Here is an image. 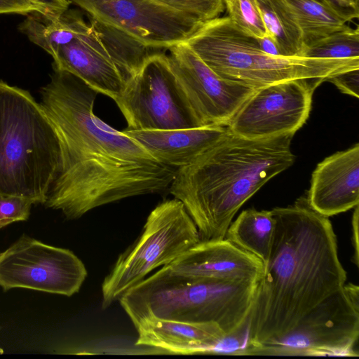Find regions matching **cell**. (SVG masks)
Returning <instances> with one entry per match:
<instances>
[{
  "label": "cell",
  "mask_w": 359,
  "mask_h": 359,
  "mask_svg": "<svg viewBox=\"0 0 359 359\" xmlns=\"http://www.w3.org/2000/svg\"><path fill=\"white\" fill-rule=\"evenodd\" d=\"M59 168L58 140L40 102L0 80V194L44 204Z\"/></svg>",
  "instance_id": "obj_5"
},
{
  "label": "cell",
  "mask_w": 359,
  "mask_h": 359,
  "mask_svg": "<svg viewBox=\"0 0 359 359\" xmlns=\"http://www.w3.org/2000/svg\"><path fill=\"white\" fill-rule=\"evenodd\" d=\"M52 57L54 69L76 76L113 100L124 88L123 77L90 22L83 33L59 47Z\"/></svg>",
  "instance_id": "obj_16"
},
{
  "label": "cell",
  "mask_w": 359,
  "mask_h": 359,
  "mask_svg": "<svg viewBox=\"0 0 359 359\" xmlns=\"http://www.w3.org/2000/svg\"><path fill=\"white\" fill-rule=\"evenodd\" d=\"M114 101L127 122L126 130L196 127L178 90L165 51L151 55Z\"/></svg>",
  "instance_id": "obj_9"
},
{
  "label": "cell",
  "mask_w": 359,
  "mask_h": 359,
  "mask_svg": "<svg viewBox=\"0 0 359 359\" xmlns=\"http://www.w3.org/2000/svg\"><path fill=\"white\" fill-rule=\"evenodd\" d=\"M255 1L267 34L277 43L281 56H302V32L286 0Z\"/></svg>",
  "instance_id": "obj_23"
},
{
  "label": "cell",
  "mask_w": 359,
  "mask_h": 359,
  "mask_svg": "<svg viewBox=\"0 0 359 359\" xmlns=\"http://www.w3.org/2000/svg\"><path fill=\"white\" fill-rule=\"evenodd\" d=\"M302 56L311 58H359V29L348 25L306 47Z\"/></svg>",
  "instance_id": "obj_24"
},
{
  "label": "cell",
  "mask_w": 359,
  "mask_h": 359,
  "mask_svg": "<svg viewBox=\"0 0 359 359\" xmlns=\"http://www.w3.org/2000/svg\"><path fill=\"white\" fill-rule=\"evenodd\" d=\"M165 53L178 90L196 127H227L259 88L220 77L185 41L168 48Z\"/></svg>",
  "instance_id": "obj_10"
},
{
  "label": "cell",
  "mask_w": 359,
  "mask_h": 359,
  "mask_svg": "<svg viewBox=\"0 0 359 359\" xmlns=\"http://www.w3.org/2000/svg\"><path fill=\"white\" fill-rule=\"evenodd\" d=\"M89 26L82 13L68 8L60 15L52 16L33 13L19 25L18 29L33 43L51 56L83 33Z\"/></svg>",
  "instance_id": "obj_19"
},
{
  "label": "cell",
  "mask_w": 359,
  "mask_h": 359,
  "mask_svg": "<svg viewBox=\"0 0 359 359\" xmlns=\"http://www.w3.org/2000/svg\"><path fill=\"white\" fill-rule=\"evenodd\" d=\"M359 287L351 283L327 297L282 337L250 355L358 356Z\"/></svg>",
  "instance_id": "obj_8"
},
{
  "label": "cell",
  "mask_w": 359,
  "mask_h": 359,
  "mask_svg": "<svg viewBox=\"0 0 359 359\" xmlns=\"http://www.w3.org/2000/svg\"><path fill=\"white\" fill-rule=\"evenodd\" d=\"M218 76L261 88L302 79H325L359 69V58L325 59L273 56L262 51L257 39L227 17L203 23L185 41Z\"/></svg>",
  "instance_id": "obj_6"
},
{
  "label": "cell",
  "mask_w": 359,
  "mask_h": 359,
  "mask_svg": "<svg viewBox=\"0 0 359 359\" xmlns=\"http://www.w3.org/2000/svg\"><path fill=\"white\" fill-rule=\"evenodd\" d=\"M316 1H318L322 2V3L327 2L326 0H316Z\"/></svg>",
  "instance_id": "obj_33"
},
{
  "label": "cell",
  "mask_w": 359,
  "mask_h": 359,
  "mask_svg": "<svg viewBox=\"0 0 359 359\" xmlns=\"http://www.w3.org/2000/svg\"><path fill=\"white\" fill-rule=\"evenodd\" d=\"M161 163L179 169L194 162L229 131L219 126L185 129L122 130Z\"/></svg>",
  "instance_id": "obj_17"
},
{
  "label": "cell",
  "mask_w": 359,
  "mask_h": 359,
  "mask_svg": "<svg viewBox=\"0 0 359 359\" xmlns=\"http://www.w3.org/2000/svg\"><path fill=\"white\" fill-rule=\"evenodd\" d=\"M40 94L60 148V168L46 207L75 219L102 205L169 189L177 169L97 116L98 93L82 80L54 69Z\"/></svg>",
  "instance_id": "obj_1"
},
{
  "label": "cell",
  "mask_w": 359,
  "mask_h": 359,
  "mask_svg": "<svg viewBox=\"0 0 359 359\" xmlns=\"http://www.w3.org/2000/svg\"><path fill=\"white\" fill-rule=\"evenodd\" d=\"M227 17L240 29L256 39L267 35L255 0H223Z\"/></svg>",
  "instance_id": "obj_25"
},
{
  "label": "cell",
  "mask_w": 359,
  "mask_h": 359,
  "mask_svg": "<svg viewBox=\"0 0 359 359\" xmlns=\"http://www.w3.org/2000/svg\"><path fill=\"white\" fill-rule=\"evenodd\" d=\"M276 229L272 210H243L228 227L225 238L264 264L269 259Z\"/></svg>",
  "instance_id": "obj_20"
},
{
  "label": "cell",
  "mask_w": 359,
  "mask_h": 359,
  "mask_svg": "<svg viewBox=\"0 0 359 359\" xmlns=\"http://www.w3.org/2000/svg\"><path fill=\"white\" fill-rule=\"evenodd\" d=\"M324 81L325 79H294L259 88L227 128L252 140L294 135L308 119L314 91Z\"/></svg>",
  "instance_id": "obj_12"
},
{
  "label": "cell",
  "mask_w": 359,
  "mask_h": 359,
  "mask_svg": "<svg viewBox=\"0 0 359 359\" xmlns=\"http://www.w3.org/2000/svg\"><path fill=\"white\" fill-rule=\"evenodd\" d=\"M198 229L183 203H160L149 215L137 241L120 255L102 284V309L118 301L153 270L167 266L200 242Z\"/></svg>",
  "instance_id": "obj_7"
},
{
  "label": "cell",
  "mask_w": 359,
  "mask_h": 359,
  "mask_svg": "<svg viewBox=\"0 0 359 359\" xmlns=\"http://www.w3.org/2000/svg\"><path fill=\"white\" fill-rule=\"evenodd\" d=\"M306 199L311 208L327 217L359 204L358 143L317 165Z\"/></svg>",
  "instance_id": "obj_14"
},
{
  "label": "cell",
  "mask_w": 359,
  "mask_h": 359,
  "mask_svg": "<svg viewBox=\"0 0 359 359\" xmlns=\"http://www.w3.org/2000/svg\"><path fill=\"white\" fill-rule=\"evenodd\" d=\"M271 210L274 238L250 316L249 353L290 331L346 280L329 217L311 208L304 197Z\"/></svg>",
  "instance_id": "obj_2"
},
{
  "label": "cell",
  "mask_w": 359,
  "mask_h": 359,
  "mask_svg": "<svg viewBox=\"0 0 359 359\" xmlns=\"http://www.w3.org/2000/svg\"><path fill=\"white\" fill-rule=\"evenodd\" d=\"M137 346L159 348L176 354H210L225 334L215 323H190L156 318H145L135 325Z\"/></svg>",
  "instance_id": "obj_18"
},
{
  "label": "cell",
  "mask_w": 359,
  "mask_h": 359,
  "mask_svg": "<svg viewBox=\"0 0 359 359\" xmlns=\"http://www.w3.org/2000/svg\"><path fill=\"white\" fill-rule=\"evenodd\" d=\"M259 282L185 275L167 265L128 290L118 301L134 325L150 318L215 323L227 334L249 319Z\"/></svg>",
  "instance_id": "obj_4"
},
{
  "label": "cell",
  "mask_w": 359,
  "mask_h": 359,
  "mask_svg": "<svg viewBox=\"0 0 359 359\" xmlns=\"http://www.w3.org/2000/svg\"><path fill=\"white\" fill-rule=\"evenodd\" d=\"M292 137L252 140L229 130L194 162L177 170L170 192L184 205L200 241L224 238L242 205L293 165Z\"/></svg>",
  "instance_id": "obj_3"
},
{
  "label": "cell",
  "mask_w": 359,
  "mask_h": 359,
  "mask_svg": "<svg viewBox=\"0 0 359 359\" xmlns=\"http://www.w3.org/2000/svg\"><path fill=\"white\" fill-rule=\"evenodd\" d=\"M353 2H355V4H358V0H352Z\"/></svg>",
  "instance_id": "obj_34"
},
{
  "label": "cell",
  "mask_w": 359,
  "mask_h": 359,
  "mask_svg": "<svg viewBox=\"0 0 359 359\" xmlns=\"http://www.w3.org/2000/svg\"><path fill=\"white\" fill-rule=\"evenodd\" d=\"M87 16L121 30L149 47L166 50L203 24L153 0H67Z\"/></svg>",
  "instance_id": "obj_13"
},
{
  "label": "cell",
  "mask_w": 359,
  "mask_h": 359,
  "mask_svg": "<svg viewBox=\"0 0 359 359\" xmlns=\"http://www.w3.org/2000/svg\"><path fill=\"white\" fill-rule=\"evenodd\" d=\"M115 64L125 83L142 68L153 54L161 52L147 46L126 32L87 16Z\"/></svg>",
  "instance_id": "obj_21"
},
{
  "label": "cell",
  "mask_w": 359,
  "mask_h": 359,
  "mask_svg": "<svg viewBox=\"0 0 359 359\" xmlns=\"http://www.w3.org/2000/svg\"><path fill=\"white\" fill-rule=\"evenodd\" d=\"M358 220H359V206L354 208V212L352 217V241L354 249L353 263L358 267L359 264V249H358Z\"/></svg>",
  "instance_id": "obj_31"
},
{
  "label": "cell",
  "mask_w": 359,
  "mask_h": 359,
  "mask_svg": "<svg viewBox=\"0 0 359 359\" xmlns=\"http://www.w3.org/2000/svg\"><path fill=\"white\" fill-rule=\"evenodd\" d=\"M37 5L43 15L55 16L67 11L70 3L67 0H30Z\"/></svg>",
  "instance_id": "obj_30"
},
{
  "label": "cell",
  "mask_w": 359,
  "mask_h": 359,
  "mask_svg": "<svg viewBox=\"0 0 359 359\" xmlns=\"http://www.w3.org/2000/svg\"><path fill=\"white\" fill-rule=\"evenodd\" d=\"M286 1L301 30L304 48L345 28L348 26L346 23L351 21L327 2L316 0Z\"/></svg>",
  "instance_id": "obj_22"
},
{
  "label": "cell",
  "mask_w": 359,
  "mask_h": 359,
  "mask_svg": "<svg viewBox=\"0 0 359 359\" xmlns=\"http://www.w3.org/2000/svg\"><path fill=\"white\" fill-rule=\"evenodd\" d=\"M182 13L201 24L219 17L224 12L223 0H153Z\"/></svg>",
  "instance_id": "obj_26"
},
{
  "label": "cell",
  "mask_w": 359,
  "mask_h": 359,
  "mask_svg": "<svg viewBox=\"0 0 359 359\" xmlns=\"http://www.w3.org/2000/svg\"><path fill=\"white\" fill-rule=\"evenodd\" d=\"M87 270L71 250L22 235L0 252V287L27 288L70 297L79 292Z\"/></svg>",
  "instance_id": "obj_11"
},
{
  "label": "cell",
  "mask_w": 359,
  "mask_h": 359,
  "mask_svg": "<svg viewBox=\"0 0 359 359\" xmlns=\"http://www.w3.org/2000/svg\"><path fill=\"white\" fill-rule=\"evenodd\" d=\"M326 81L333 83L342 93L359 97V69L339 73Z\"/></svg>",
  "instance_id": "obj_28"
},
{
  "label": "cell",
  "mask_w": 359,
  "mask_h": 359,
  "mask_svg": "<svg viewBox=\"0 0 359 359\" xmlns=\"http://www.w3.org/2000/svg\"><path fill=\"white\" fill-rule=\"evenodd\" d=\"M33 204L32 201L25 197L0 194V229L28 219Z\"/></svg>",
  "instance_id": "obj_27"
},
{
  "label": "cell",
  "mask_w": 359,
  "mask_h": 359,
  "mask_svg": "<svg viewBox=\"0 0 359 359\" xmlns=\"http://www.w3.org/2000/svg\"><path fill=\"white\" fill-rule=\"evenodd\" d=\"M177 273L222 280L259 281L264 264L226 238L200 241L168 265Z\"/></svg>",
  "instance_id": "obj_15"
},
{
  "label": "cell",
  "mask_w": 359,
  "mask_h": 359,
  "mask_svg": "<svg viewBox=\"0 0 359 359\" xmlns=\"http://www.w3.org/2000/svg\"><path fill=\"white\" fill-rule=\"evenodd\" d=\"M33 13L43 14L42 10L30 0H0V14L27 15Z\"/></svg>",
  "instance_id": "obj_29"
},
{
  "label": "cell",
  "mask_w": 359,
  "mask_h": 359,
  "mask_svg": "<svg viewBox=\"0 0 359 359\" xmlns=\"http://www.w3.org/2000/svg\"><path fill=\"white\" fill-rule=\"evenodd\" d=\"M257 41L260 49L265 53L276 57L281 56L277 43L270 35L267 34L263 38L257 39Z\"/></svg>",
  "instance_id": "obj_32"
}]
</instances>
